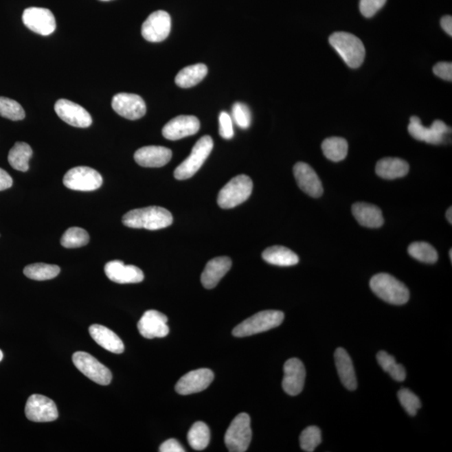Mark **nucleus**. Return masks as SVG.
<instances>
[{"label": "nucleus", "mask_w": 452, "mask_h": 452, "mask_svg": "<svg viewBox=\"0 0 452 452\" xmlns=\"http://www.w3.org/2000/svg\"><path fill=\"white\" fill-rule=\"evenodd\" d=\"M173 216L168 210L159 206L133 210L122 217V223L126 227L146 229L149 231L168 227L173 223Z\"/></svg>", "instance_id": "f257e3e1"}, {"label": "nucleus", "mask_w": 452, "mask_h": 452, "mask_svg": "<svg viewBox=\"0 0 452 452\" xmlns=\"http://www.w3.org/2000/svg\"><path fill=\"white\" fill-rule=\"evenodd\" d=\"M329 43L348 67L355 69L363 64L365 48L357 36L347 32H335L329 37Z\"/></svg>", "instance_id": "f03ea898"}, {"label": "nucleus", "mask_w": 452, "mask_h": 452, "mask_svg": "<svg viewBox=\"0 0 452 452\" xmlns=\"http://www.w3.org/2000/svg\"><path fill=\"white\" fill-rule=\"evenodd\" d=\"M370 287L375 295L388 304L403 305L409 301L407 287L392 275L379 273L374 275L370 280Z\"/></svg>", "instance_id": "7ed1b4c3"}, {"label": "nucleus", "mask_w": 452, "mask_h": 452, "mask_svg": "<svg viewBox=\"0 0 452 452\" xmlns=\"http://www.w3.org/2000/svg\"><path fill=\"white\" fill-rule=\"evenodd\" d=\"M283 320H284V313L282 312L267 310L249 317L234 328L232 333L234 336L239 338L258 335L280 326Z\"/></svg>", "instance_id": "20e7f679"}, {"label": "nucleus", "mask_w": 452, "mask_h": 452, "mask_svg": "<svg viewBox=\"0 0 452 452\" xmlns=\"http://www.w3.org/2000/svg\"><path fill=\"white\" fill-rule=\"evenodd\" d=\"M253 182L247 175L241 174L229 180L218 194V205L222 209H232L242 204L251 196Z\"/></svg>", "instance_id": "39448f33"}, {"label": "nucleus", "mask_w": 452, "mask_h": 452, "mask_svg": "<svg viewBox=\"0 0 452 452\" xmlns=\"http://www.w3.org/2000/svg\"><path fill=\"white\" fill-rule=\"evenodd\" d=\"M214 148L212 137L204 136L195 144L190 155L174 170V178L185 180L193 177L208 159Z\"/></svg>", "instance_id": "423d86ee"}, {"label": "nucleus", "mask_w": 452, "mask_h": 452, "mask_svg": "<svg viewBox=\"0 0 452 452\" xmlns=\"http://www.w3.org/2000/svg\"><path fill=\"white\" fill-rule=\"evenodd\" d=\"M252 438L250 416L239 414L232 420L225 436V446L231 452H245L250 446Z\"/></svg>", "instance_id": "0eeeda50"}, {"label": "nucleus", "mask_w": 452, "mask_h": 452, "mask_svg": "<svg viewBox=\"0 0 452 452\" xmlns=\"http://www.w3.org/2000/svg\"><path fill=\"white\" fill-rule=\"evenodd\" d=\"M72 361L76 369L91 381L101 385H109L112 381L113 374L109 368L86 352H76L72 356Z\"/></svg>", "instance_id": "6e6552de"}, {"label": "nucleus", "mask_w": 452, "mask_h": 452, "mask_svg": "<svg viewBox=\"0 0 452 452\" xmlns=\"http://www.w3.org/2000/svg\"><path fill=\"white\" fill-rule=\"evenodd\" d=\"M102 177L97 170L85 166L76 167L69 170L64 176V185L71 190H97L102 185Z\"/></svg>", "instance_id": "1a4fd4ad"}, {"label": "nucleus", "mask_w": 452, "mask_h": 452, "mask_svg": "<svg viewBox=\"0 0 452 452\" xmlns=\"http://www.w3.org/2000/svg\"><path fill=\"white\" fill-rule=\"evenodd\" d=\"M25 416L34 422H52L58 418L55 402L41 394H32L26 402Z\"/></svg>", "instance_id": "9d476101"}, {"label": "nucleus", "mask_w": 452, "mask_h": 452, "mask_svg": "<svg viewBox=\"0 0 452 452\" xmlns=\"http://www.w3.org/2000/svg\"><path fill=\"white\" fill-rule=\"evenodd\" d=\"M22 20L27 28L41 36H49L56 28L55 16L45 8H28L23 13Z\"/></svg>", "instance_id": "9b49d317"}, {"label": "nucleus", "mask_w": 452, "mask_h": 452, "mask_svg": "<svg viewBox=\"0 0 452 452\" xmlns=\"http://www.w3.org/2000/svg\"><path fill=\"white\" fill-rule=\"evenodd\" d=\"M171 30V17L166 11L153 12L142 26V36L145 40L158 43L167 39Z\"/></svg>", "instance_id": "f8f14e48"}, {"label": "nucleus", "mask_w": 452, "mask_h": 452, "mask_svg": "<svg viewBox=\"0 0 452 452\" xmlns=\"http://www.w3.org/2000/svg\"><path fill=\"white\" fill-rule=\"evenodd\" d=\"M408 131L416 140L438 145L443 143L444 137L449 133L450 128L445 122L440 120L433 122L430 128H426L421 124L418 117L413 116L409 121Z\"/></svg>", "instance_id": "ddd939ff"}, {"label": "nucleus", "mask_w": 452, "mask_h": 452, "mask_svg": "<svg viewBox=\"0 0 452 452\" xmlns=\"http://www.w3.org/2000/svg\"><path fill=\"white\" fill-rule=\"evenodd\" d=\"M112 106L115 112L129 120H137L147 112L146 104L139 95L120 93L115 95Z\"/></svg>", "instance_id": "4468645a"}, {"label": "nucleus", "mask_w": 452, "mask_h": 452, "mask_svg": "<svg viewBox=\"0 0 452 452\" xmlns=\"http://www.w3.org/2000/svg\"><path fill=\"white\" fill-rule=\"evenodd\" d=\"M55 111L61 120L76 128H86L93 124V118L84 107L67 99L57 101Z\"/></svg>", "instance_id": "2eb2a0df"}, {"label": "nucleus", "mask_w": 452, "mask_h": 452, "mask_svg": "<svg viewBox=\"0 0 452 452\" xmlns=\"http://www.w3.org/2000/svg\"><path fill=\"white\" fill-rule=\"evenodd\" d=\"M168 317L156 310H148L137 324L140 335L145 339L164 338L170 332Z\"/></svg>", "instance_id": "dca6fc26"}, {"label": "nucleus", "mask_w": 452, "mask_h": 452, "mask_svg": "<svg viewBox=\"0 0 452 452\" xmlns=\"http://www.w3.org/2000/svg\"><path fill=\"white\" fill-rule=\"evenodd\" d=\"M214 374L209 369H199L190 371L179 379L175 389L182 396L203 392L208 388L214 381Z\"/></svg>", "instance_id": "f3484780"}, {"label": "nucleus", "mask_w": 452, "mask_h": 452, "mask_svg": "<svg viewBox=\"0 0 452 452\" xmlns=\"http://www.w3.org/2000/svg\"><path fill=\"white\" fill-rule=\"evenodd\" d=\"M201 128V122L194 116H178L163 126V136L166 139L176 141L194 135Z\"/></svg>", "instance_id": "a211bd4d"}, {"label": "nucleus", "mask_w": 452, "mask_h": 452, "mask_svg": "<svg viewBox=\"0 0 452 452\" xmlns=\"http://www.w3.org/2000/svg\"><path fill=\"white\" fill-rule=\"evenodd\" d=\"M306 370L304 363L298 359L287 360L284 365V377L282 388L289 396L300 394L304 389Z\"/></svg>", "instance_id": "6ab92c4d"}, {"label": "nucleus", "mask_w": 452, "mask_h": 452, "mask_svg": "<svg viewBox=\"0 0 452 452\" xmlns=\"http://www.w3.org/2000/svg\"><path fill=\"white\" fill-rule=\"evenodd\" d=\"M295 179L300 189L313 198H319L324 193L319 175L308 163L300 162L293 168Z\"/></svg>", "instance_id": "aec40b11"}, {"label": "nucleus", "mask_w": 452, "mask_h": 452, "mask_svg": "<svg viewBox=\"0 0 452 452\" xmlns=\"http://www.w3.org/2000/svg\"><path fill=\"white\" fill-rule=\"evenodd\" d=\"M106 277L111 281L120 284L139 283L144 281V274L139 267L125 265L121 260H113L106 264L104 267Z\"/></svg>", "instance_id": "412c9836"}, {"label": "nucleus", "mask_w": 452, "mask_h": 452, "mask_svg": "<svg viewBox=\"0 0 452 452\" xmlns=\"http://www.w3.org/2000/svg\"><path fill=\"white\" fill-rule=\"evenodd\" d=\"M170 148L162 146H146L141 148L134 153V159L142 167L160 168L170 162L172 159Z\"/></svg>", "instance_id": "4be33fe9"}, {"label": "nucleus", "mask_w": 452, "mask_h": 452, "mask_svg": "<svg viewBox=\"0 0 452 452\" xmlns=\"http://www.w3.org/2000/svg\"><path fill=\"white\" fill-rule=\"evenodd\" d=\"M231 260L227 256L210 260L201 275L202 285L206 289H214L231 269Z\"/></svg>", "instance_id": "5701e85b"}, {"label": "nucleus", "mask_w": 452, "mask_h": 452, "mask_svg": "<svg viewBox=\"0 0 452 452\" xmlns=\"http://www.w3.org/2000/svg\"><path fill=\"white\" fill-rule=\"evenodd\" d=\"M91 338L106 350L120 354L124 352V342L116 333L102 325L93 324L89 328Z\"/></svg>", "instance_id": "b1692460"}, {"label": "nucleus", "mask_w": 452, "mask_h": 452, "mask_svg": "<svg viewBox=\"0 0 452 452\" xmlns=\"http://www.w3.org/2000/svg\"><path fill=\"white\" fill-rule=\"evenodd\" d=\"M335 365L341 382L350 390L357 389V378L350 354L343 348H337L335 354Z\"/></svg>", "instance_id": "393cba45"}, {"label": "nucleus", "mask_w": 452, "mask_h": 452, "mask_svg": "<svg viewBox=\"0 0 452 452\" xmlns=\"http://www.w3.org/2000/svg\"><path fill=\"white\" fill-rule=\"evenodd\" d=\"M352 212L359 223L365 227L379 228L384 224L381 210L376 205L356 203L352 207Z\"/></svg>", "instance_id": "a878e982"}, {"label": "nucleus", "mask_w": 452, "mask_h": 452, "mask_svg": "<svg viewBox=\"0 0 452 452\" xmlns=\"http://www.w3.org/2000/svg\"><path fill=\"white\" fill-rule=\"evenodd\" d=\"M409 166L406 161L398 158H385L378 161L375 171L379 177L396 179L404 177L409 173Z\"/></svg>", "instance_id": "bb28decb"}, {"label": "nucleus", "mask_w": 452, "mask_h": 452, "mask_svg": "<svg viewBox=\"0 0 452 452\" xmlns=\"http://www.w3.org/2000/svg\"><path fill=\"white\" fill-rule=\"evenodd\" d=\"M262 258L267 263L278 267H292L300 262V258L296 253L282 246L266 249L262 253Z\"/></svg>", "instance_id": "cd10ccee"}, {"label": "nucleus", "mask_w": 452, "mask_h": 452, "mask_svg": "<svg viewBox=\"0 0 452 452\" xmlns=\"http://www.w3.org/2000/svg\"><path fill=\"white\" fill-rule=\"evenodd\" d=\"M208 74L205 64H195L182 69L175 78V83L181 88H190L202 82Z\"/></svg>", "instance_id": "c85d7f7f"}, {"label": "nucleus", "mask_w": 452, "mask_h": 452, "mask_svg": "<svg viewBox=\"0 0 452 452\" xmlns=\"http://www.w3.org/2000/svg\"><path fill=\"white\" fill-rule=\"evenodd\" d=\"M33 155L32 148L29 144L19 142L10 149L8 161L14 170L26 172L29 170V161Z\"/></svg>", "instance_id": "c756f323"}, {"label": "nucleus", "mask_w": 452, "mask_h": 452, "mask_svg": "<svg viewBox=\"0 0 452 452\" xmlns=\"http://www.w3.org/2000/svg\"><path fill=\"white\" fill-rule=\"evenodd\" d=\"M321 149L328 159L333 162H340L347 157L348 142L343 137H328L321 144Z\"/></svg>", "instance_id": "7c9ffc66"}, {"label": "nucleus", "mask_w": 452, "mask_h": 452, "mask_svg": "<svg viewBox=\"0 0 452 452\" xmlns=\"http://www.w3.org/2000/svg\"><path fill=\"white\" fill-rule=\"evenodd\" d=\"M188 442L194 450L202 451L208 447L210 431L208 426L202 421L195 422L188 433Z\"/></svg>", "instance_id": "2f4dec72"}, {"label": "nucleus", "mask_w": 452, "mask_h": 452, "mask_svg": "<svg viewBox=\"0 0 452 452\" xmlns=\"http://www.w3.org/2000/svg\"><path fill=\"white\" fill-rule=\"evenodd\" d=\"M60 273L58 266L49 265L45 263H36L27 266L24 274L27 278L36 281H47L55 278Z\"/></svg>", "instance_id": "473e14b6"}, {"label": "nucleus", "mask_w": 452, "mask_h": 452, "mask_svg": "<svg viewBox=\"0 0 452 452\" xmlns=\"http://www.w3.org/2000/svg\"><path fill=\"white\" fill-rule=\"evenodd\" d=\"M377 360L385 372L389 374L394 381L398 382L404 381L406 378V372L403 365H399L392 355L385 351L378 352Z\"/></svg>", "instance_id": "72a5a7b5"}, {"label": "nucleus", "mask_w": 452, "mask_h": 452, "mask_svg": "<svg viewBox=\"0 0 452 452\" xmlns=\"http://www.w3.org/2000/svg\"><path fill=\"white\" fill-rule=\"evenodd\" d=\"M409 254L419 262L433 264L438 262V254L431 244L420 241L414 242L408 248Z\"/></svg>", "instance_id": "f704fd0d"}, {"label": "nucleus", "mask_w": 452, "mask_h": 452, "mask_svg": "<svg viewBox=\"0 0 452 452\" xmlns=\"http://www.w3.org/2000/svg\"><path fill=\"white\" fill-rule=\"evenodd\" d=\"M90 236L85 229L79 227L69 228L61 237L60 243L66 248H78L89 242Z\"/></svg>", "instance_id": "c9c22d12"}, {"label": "nucleus", "mask_w": 452, "mask_h": 452, "mask_svg": "<svg viewBox=\"0 0 452 452\" xmlns=\"http://www.w3.org/2000/svg\"><path fill=\"white\" fill-rule=\"evenodd\" d=\"M0 116L12 121H21L25 117V113L20 103L10 98L0 97Z\"/></svg>", "instance_id": "e433bc0d"}, {"label": "nucleus", "mask_w": 452, "mask_h": 452, "mask_svg": "<svg viewBox=\"0 0 452 452\" xmlns=\"http://www.w3.org/2000/svg\"><path fill=\"white\" fill-rule=\"evenodd\" d=\"M321 442V433L317 427H306L300 436V447L306 452H313Z\"/></svg>", "instance_id": "4c0bfd02"}, {"label": "nucleus", "mask_w": 452, "mask_h": 452, "mask_svg": "<svg viewBox=\"0 0 452 452\" xmlns=\"http://www.w3.org/2000/svg\"><path fill=\"white\" fill-rule=\"evenodd\" d=\"M398 399L409 416H416L418 409L421 408V402L418 396L408 389H401L398 392Z\"/></svg>", "instance_id": "58836bf2"}, {"label": "nucleus", "mask_w": 452, "mask_h": 452, "mask_svg": "<svg viewBox=\"0 0 452 452\" xmlns=\"http://www.w3.org/2000/svg\"><path fill=\"white\" fill-rule=\"evenodd\" d=\"M232 118L235 124L242 129H247L251 124V113L244 103L236 102L232 106Z\"/></svg>", "instance_id": "ea45409f"}, {"label": "nucleus", "mask_w": 452, "mask_h": 452, "mask_svg": "<svg viewBox=\"0 0 452 452\" xmlns=\"http://www.w3.org/2000/svg\"><path fill=\"white\" fill-rule=\"evenodd\" d=\"M387 0H360V12L366 18L373 17L385 5Z\"/></svg>", "instance_id": "a19ab883"}, {"label": "nucleus", "mask_w": 452, "mask_h": 452, "mask_svg": "<svg viewBox=\"0 0 452 452\" xmlns=\"http://www.w3.org/2000/svg\"><path fill=\"white\" fill-rule=\"evenodd\" d=\"M220 135L225 139H231L234 137L232 117L226 112H222L219 117Z\"/></svg>", "instance_id": "79ce46f5"}, {"label": "nucleus", "mask_w": 452, "mask_h": 452, "mask_svg": "<svg viewBox=\"0 0 452 452\" xmlns=\"http://www.w3.org/2000/svg\"><path fill=\"white\" fill-rule=\"evenodd\" d=\"M436 76L443 80H452V64L451 63H439L433 68Z\"/></svg>", "instance_id": "37998d69"}, {"label": "nucleus", "mask_w": 452, "mask_h": 452, "mask_svg": "<svg viewBox=\"0 0 452 452\" xmlns=\"http://www.w3.org/2000/svg\"><path fill=\"white\" fill-rule=\"evenodd\" d=\"M160 452H185L183 448L177 440L170 439L164 442L159 447Z\"/></svg>", "instance_id": "c03bdc74"}, {"label": "nucleus", "mask_w": 452, "mask_h": 452, "mask_svg": "<svg viewBox=\"0 0 452 452\" xmlns=\"http://www.w3.org/2000/svg\"><path fill=\"white\" fill-rule=\"evenodd\" d=\"M13 185V179L5 170L0 168V191L10 189Z\"/></svg>", "instance_id": "a18cd8bd"}, {"label": "nucleus", "mask_w": 452, "mask_h": 452, "mask_svg": "<svg viewBox=\"0 0 452 452\" xmlns=\"http://www.w3.org/2000/svg\"><path fill=\"white\" fill-rule=\"evenodd\" d=\"M440 25L445 32L452 36V18L451 15H446L440 20Z\"/></svg>", "instance_id": "49530a36"}, {"label": "nucleus", "mask_w": 452, "mask_h": 452, "mask_svg": "<svg viewBox=\"0 0 452 452\" xmlns=\"http://www.w3.org/2000/svg\"><path fill=\"white\" fill-rule=\"evenodd\" d=\"M446 216H447V219L448 222H449V223L451 224L452 223V217H451V216H452V208H451V207H450V208L447 210Z\"/></svg>", "instance_id": "de8ad7c7"}, {"label": "nucleus", "mask_w": 452, "mask_h": 452, "mask_svg": "<svg viewBox=\"0 0 452 452\" xmlns=\"http://www.w3.org/2000/svg\"><path fill=\"white\" fill-rule=\"evenodd\" d=\"M3 358V352L0 350V362L2 361Z\"/></svg>", "instance_id": "09e8293b"}, {"label": "nucleus", "mask_w": 452, "mask_h": 452, "mask_svg": "<svg viewBox=\"0 0 452 452\" xmlns=\"http://www.w3.org/2000/svg\"><path fill=\"white\" fill-rule=\"evenodd\" d=\"M449 255H450V259H451V260H452V251H451V249L450 250Z\"/></svg>", "instance_id": "8fccbe9b"}, {"label": "nucleus", "mask_w": 452, "mask_h": 452, "mask_svg": "<svg viewBox=\"0 0 452 452\" xmlns=\"http://www.w3.org/2000/svg\"><path fill=\"white\" fill-rule=\"evenodd\" d=\"M101 1H110V0H101Z\"/></svg>", "instance_id": "3c124183"}]
</instances>
